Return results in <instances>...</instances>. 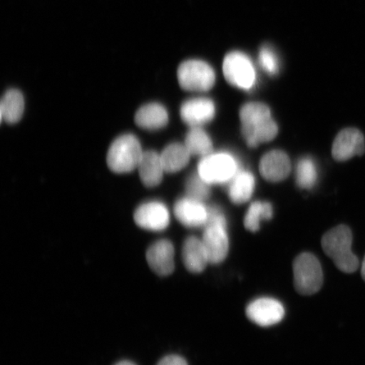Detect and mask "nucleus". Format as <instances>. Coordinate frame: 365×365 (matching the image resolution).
Instances as JSON below:
<instances>
[{
	"mask_svg": "<svg viewBox=\"0 0 365 365\" xmlns=\"http://www.w3.org/2000/svg\"><path fill=\"white\" fill-rule=\"evenodd\" d=\"M246 316L257 325L267 327L282 321L285 316V309L279 301L264 297L255 299L248 305Z\"/></svg>",
	"mask_w": 365,
	"mask_h": 365,
	"instance_id": "6e6552de",
	"label": "nucleus"
},
{
	"mask_svg": "<svg viewBox=\"0 0 365 365\" xmlns=\"http://www.w3.org/2000/svg\"><path fill=\"white\" fill-rule=\"evenodd\" d=\"M137 225L150 231H162L170 225V214L165 204L150 200L139 205L134 214Z\"/></svg>",
	"mask_w": 365,
	"mask_h": 365,
	"instance_id": "1a4fd4ad",
	"label": "nucleus"
},
{
	"mask_svg": "<svg viewBox=\"0 0 365 365\" xmlns=\"http://www.w3.org/2000/svg\"><path fill=\"white\" fill-rule=\"evenodd\" d=\"M186 193L189 197L203 202L204 200L209 198L211 190H210L208 182L205 181L197 173V175H191L187 180Z\"/></svg>",
	"mask_w": 365,
	"mask_h": 365,
	"instance_id": "393cba45",
	"label": "nucleus"
},
{
	"mask_svg": "<svg viewBox=\"0 0 365 365\" xmlns=\"http://www.w3.org/2000/svg\"><path fill=\"white\" fill-rule=\"evenodd\" d=\"M295 178L299 188L312 190L318 180L316 162L309 157L300 158L296 165Z\"/></svg>",
	"mask_w": 365,
	"mask_h": 365,
	"instance_id": "5701e85b",
	"label": "nucleus"
},
{
	"mask_svg": "<svg viewBox=\"0 0 365 365\" xmlns=\"http://www.w3.org/2000/svg\"><path fill=\"white\" fill-rule=\"evenodd\" d=\"M208 208L207 221L205 226L219 225L227 227V219L225 213L216 205H212Z\"/></svg>",
	"mask_w": 365,
	"mask_h": 365,
	"instance_id": "bb28decb",
	"label": "nucleus"
},
{
	"mask_svg": "<svg viewBox=\"0 0 365 365\" xmlns=\"http://www.w3.org/2000/svg\"><path fill=\"white\" fill-rule=\"evenodd\" d=\"M158 365H188V364L180 356L168 355L160 360Z\"/></svg>",
	"mask_w": 365,
	"mask_h": 365,
	"instance_id": "cd10ccee",
	"label": "nucleus"
},
{
	"mask_svg": "<svg viewBox=\"0 0 365 365\" xmlns=\"http://www.w3.org/2000/svg\"><path fill=\"white\" fill-rule=\"evenodd\" d=\"M177 75L181 88L191 91H207L213 88L216 81L212 66L198 59L182 62Z\"/></svg>",
	"mask_w": 365,
	"mask_h": 365,
	"instance_id": "423d86ee",
	"label": "nucleus"
},
{
	"mask_svg": "<svg viewBox=\"0 0 365 365\" xmlns=\"http://www.w3.org/2000/svg\"><path fill=\"white\" fill-rule=\"evenodd\" d=\"M137 168H138L141 181L148 187L159 185L165 172L161 156L153 150L143 152Z\"/></svg>",
	"mask_w": 365,
	"mask_h": 365,
	"instance_id": "f3484780",
	"label": "nucleus"
},
{
	"mask_svg": "<svg viewBox=\"0 0 365 365\" xmlns=\"http://www.w3.org/2000/svg\"><path fill=\"white\" fill-rule=\"evenodd\" d=\"M115 365H136V364H135L134 363H132L130 361H126V360H125V361L118 362Z\"/></svg>",
	"mask_w": 365,
	"mask_h": 365,
	"instance_id": "c756f323",
	"label": "nucleus"
},
{
	"mask_svg": "<svg viewBox=\"0 0 365 365\" xmlns=\"http://www.w3.org/2000/svg\"><path fill=\"white\" fill-rule=\"evenodd\" d=\"M242 134L250 148L272 140L278 127L272 120L270 108L262 103H248L241 108Z\"/></svg>",
	"mask_w": 365,
	"mask_h": 365,
	"instance_id": "f257e3e1",
	"label": "nucleus"
},
{
	"mask_svg": "<svg viewBox=\"0 0 365 365\" xmlns=\"http://www.w3.org/2000/svg\"><path fill=\"white\" fill-rule=\"evenodd\" d=\"M259 63L268 75L275 76L279 70V62L275 52L271 48L263 47L259 53Z\"/></svg>",
	"mask_w": 365,
	"mask_h": 365,
	"instance_id": "a878e982",
	"label": "nucleus"
},
{
	"mask_svg": "<svg viewBox=\"0 0 365 365\" xmlns=\"http://www.w3.org/2000/svg\"><path fill=\"white\" fill-rule=\"evenodd\" d=\"M173 210L178 220L187 227H205L207 223L208 208L189 196L178 200Z\"/></svg>",
	"mask_w": 365,
	"mask_h": 365,
	"instance_id": "2eb2a0df",
	"label": "nucleus"
},
{
	"mask_svg": "<svg viewBox=\"0 0 365 365\" xmlns=\"http://www.w3.org/2000/svg\"><path fill=\"white\" fill-rule=\"evenodd\" d=\"M273 216V208L271 203L267 202H255L250 205L246 213L244 223L246 230L257 232L263 220H270Z\"/></svg>",
	"mask_w": 365,
	"mask_h": 365,
	"instance_id": "b1692460",
	"label": "nucleus"
},
{
	"mask_svg": "<svg viewBox=\"0 0 365 365\" xmlns=\"http://www.w3.org/2000/svg\"><path fill=\"white\" fill-rule=\"evenodd\" d=\"M144 150L140 140L130 133L118 136L109 147L107 155L108 166L115 173H127L138 167Z\"/></svg>",
	"mask_w": 365,
	"mask_h": 365,
	"instance_id": "7ed1b4c3",
	"label": "nucleus"
},
{
	"mask_svg": "<svg viewBox=\"0 0 365 365\" xmlns=\"http://www.w3.org/2000/svg\"><path fill=\"white\" fill-rule=\"evenodd\" d=\"M137 125L144 129L157 130L168 124V113L159 103H149L141 106L135 116Z\"/></svg>",
	"mask_w": 365,
	"mask_h": 365,
	"instance_id": "a211bd4d",
	"label": "nucleus"
},
{
	"mask_svg": "<svg viewBox=\"0 0 365 365\" xmlns=\"http://www.w3.org/2000/svg\"><path fill=\"white\" fill-rule=\"evenodd\" d=\"M361 274H362L363 279L365 281V257L364 259V262L362 264Z\"/></svg>",
	"mask_w": 365,
	"mask_h": 365,
	"instance_id": "c85d7f7f",
	"label": "nucleus"
},
{
	"mask_svg": "<svg viewBox=\"0 0 365 365\" xmlns=\"http://www.w3.org/2000/svg\"><path fill=\"white\" fill-rule=\"evenodd\" d=\"M294 287L302 295H313L322 289L323 272L319 259L310 253H303L294 262Z\"/></svg>",
	"mask_w": 365,
	"mask_h": 365,
	"instance_id": "39448f33",
	"label": "nucleus"
},
{
	"mask_svg": "<svg viewBox=\"0 0 365 365\" xmlns=\"http://www.w3.org/2000/svg\"><path fill=\"white\" fill-rule=\"evenodd\" d=\"M255 177L249 171L240 170L228 182V197L235 204L247 202L255 190Z\"/></svg>",
	"mask_w": 365,
	"mask_h": 365,
	"instance_id": "6ab92c4d",
	"label": "nucleus"
},
{
	"mask_svg": "<svg viewBox=\"0 0 365 365\" xmlns=\"http://www.w3.org/2000/svg\"><path fill=\"white\" fill-rule=\"evenodd\" d=\"M182 259L190 272H202L210 263L207 249L202 240L190 236L187 238L182 249Z\"/></svg>",
	"mask_w": 365,
	"mask_h": 365,
	"instance_id": "dca6fc26",
	"label": "nucleus"
},
{
	"mask_svg": "<svg viewBox=\"0 0 365 365\" xmlns=\"http://www.w3.org/2000/svg\"><path fill=\"white\" fill-rule=\"evenodd\" d=\"M365 150L364 137L355 128L342 130L332 145V156L336 161H346L354 156H361Z\"/></svg>",
	"mask_w": 365,
	"mask_h": 365,
	"instance_id": "9d476101",
	"label": "nucleus"
},
{
	"mask_svg": "<svg viewBox=\"0 0 365 365\" xmlns=\"http://www.w3.org/2000/svg\"><path fill=\"white\" fill-rule=\"evenodd\" d=\"M24 108L25 100L21 91L16 88L9 89L4 93L0 103L1 120L8 123L19 121Z\"/></svg>",
	"mask_w": 365,
	"mask_h": 365,
	"instance_id": "aec40b11",
	"label": "nucleus"
},
{
	"mask_svg": "<svg viewBox=\"0 0 365 365\" xmlns=\"http://www.w3.org/2000/svg\"><path fill=\"white\" fill-rule=\"evenodd\" d=\"M185 145L190 153L195 156H207L213 148L211 138L200 127H191L186 135Z\"/></svg>",
	"mask_w": 365,
	"mask_h": 365,
	"instance_id": "4be33fe9",
	"label": "nucleus"
},
{
	"mask_svg": "<svg viewBox=\"0 0 365 365\" xmlns=\"http://www.w3.org/2000/svg\"><path fill=\"white\" fill-rule=\"evenodd\" d=\"M216 106L212 99L195 98L182 104V120L191 127H200L211 122L215 117Z\"/></svg>",
	"mask_w": 365,
	"mask_h": 365,
	"instance_id": "9b49d317",
	"label": "nucleus"
},
{
	"mask_svg": "<svg viewBox=\"0 0 365 365\" xmlns=\"http://www.w3.org/2000/svg\"><path fill=\"white\" fill-rule=\"evenodd\" d=\"M222 70L226 80L242 90H250L257 81L253 63L244 53H227L223 61Z\"/></svg>",
	"mask_w": 365,
	"mask_h": 365,
	"instance_id": "0eeeda50",
	"label": "nucleus"
},
{
	"mask_svg": "<svg viewBox=\"0 0 365 365\" xmlns=\"http://www.w3.org/2000/svg\"><path fill=\"white\" fill-rule=\"evenodd\" d=\"M352 243V232L345 225L332 228L322 240L324 252L345 273L355 272L359 268V259L353 253Z\"/></svg>",
	"mask_w": 365,
	"mask_h": 365,
	"instance_id": "f03ea898",
	"label": "nucleus"
},
{
	"mask_svg": "<svg viewBox=\"0 0 365 365\" xmlns=\"http://www.w3.org/2000/svg\"><path fill=\"white\" fill-rule=\"evenodd\" d=\"M291 163L282 150H273L264 154L259 163V173L269 182H280L289 177Z\"/></svg>",
	"mask_w": 365,
	"mask_h": 365,
	"instance_id": "4468645a",
	"label": "nucleus"
},
{
	"mask_svg": "<svg viewBox=\"0 0 365 365\" xmlns=\"http://www.w3.org/2000/svg\"><path fill=\"white\" fill-rule=\"evenodd\" d=\"M149 267L160 276H168L175 271V247L172 242L161 240L150 246L147 251Z\"/></svg>",
	"mask_w": 365,
	"mask_h": 365,
	"instance_id": "ddd939ff",
	"label": "nucleus"
},
{
	"mask_svg": "<svg viewBox=\"0 0 365 365\" xmlns=\"http://www.w3.org/2000/svg\"><path fill=\"white\" fill-rule=\"evenodd\" d=\"M160 156L165 172L175 173L188 164L191 154L185 144L173 143L168 145Z\"/></svg>",
	"mask_w": 365,
	"mask_h": 365,
	"instance_id": "412c9836",
	"label": "nucleus"
},
{
	"mask_svg": "<svg viewBox=\"0 0 365 365\" xmlns=\"http://www.w3.org/2000/svg\"><path fill=\"white\" fill-rule=\"evenodd\" d=\"M202 241L207 251L210 263L216 264L225 261L230 250L227 227L205 226Z\"/></svg>",
	"mask_w": 365,
	"mask_h": 365,
	"instance_id": "f8f14e48",
	"label": "nucleus"
},
{
	"mask_svg": "<svg viewBox=\"0 0 365 365\" xmlns=\"http://www.w3.org/2000/svg\"><path fill=\"white\" fill-rule=\"evenodd\" d=\"M240 170L238 161L227 153L209 154L198 165L199 175L209 185L228 184Z\"/></svg>",
	"mask_w": 365,
	"mask_h": 365,
	"instance_id": "20e7f679",
	"label": "nucleus"
}]
</instances>
